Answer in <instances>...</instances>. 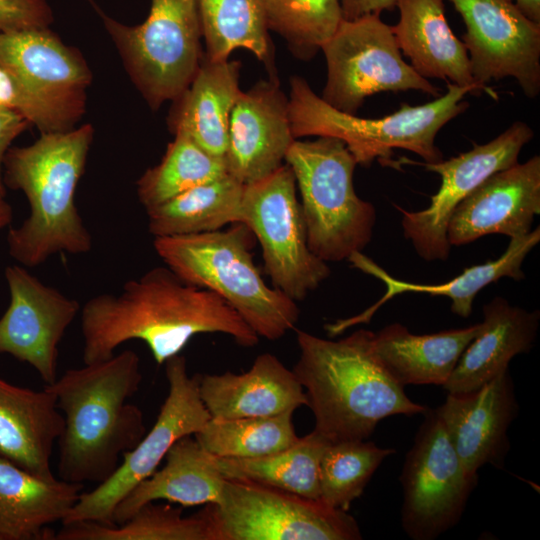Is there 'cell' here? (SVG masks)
I'll use <instances>...</instances> for the list:
<instances>
[{
	"label": "cell",
	"mask_w": 540,
	"mask_h": 540,
	"mask_svg": "<svg viewBox=\"0 0 540 540\" xmlns=\"http://www.w3.org/2000/svg\"><path fill=\"white\" fill-rule=\"evenodd\" d=\"M97 10L152 109L176 99L190 85L204 56L197 0H151L148 17L135 26Z\"/></svg>",
	"instance_id": "obj_8"
},
{
	"label": "cell",
	"mask_w": 540,
	"mask_h": 540,
	"mask_svg": "<svg viewBox=\"0 0 540 540\" xmlns=\"http://www.w3.org/2000/svg\"><path fill=\"white\" fill-rule=\"evenodd\" d=\"M394 453V449L365 440L330 442L320 460L319 500L348 511L382 461Z\"/></svg>",
	"instance_id": "obj_36"
},
{
	"label": "cell",
	"mask_w": 540,
	"mask_h": 540,
	"mask_svg": "<svg viewBox=\"0 0 540 540\" xmlns=\"http://www.w3.org/2000/svg\"><path fill=\"white\" fill-rule=\"evenodd\" d=\"M164 365L169 391L151 430L124 453L123 461L108 479L80 494L62 525L80 521L114 525L117 505L157 470L178 439L194 435L211 418L200 397L199 374H188L185 357L178 354Z\"/></svg>",
	"instance_id": "obj_12"
},
{
	"label": "cell",
	"mask_w": 540,
	"mask_h": 540,
	"mask_svg": "<svg viewBox=\"0 0 540 540\" xmlns=\"http://www.w3.org/2000/svg\"><path fill=\"white\" fill-rule=\"evenodd\" d=\"M372 336L359 329L333 341L297 332L299 358L292 371L307 396L314 430L330 442L366 440L384 418L426 410L382 367Z\"/></svg>",
	"instance_id": "obj_3"
},
{
	"label": "cell",
	"mask_w": 540,
	"mask_h": 540,
	"mask_svg": "<svg viewBox=\"0 0 540 540\" xmlns=\"http://www.w3.org/2000/svg\"><path fill=\"white\" fill-rule=\"evenodd\" d=\"M509 1H512V0H509Z\"/></svg>",
	"instance_id": "obj_44"
},
{
	"label": "cell",
	"mask_w": 540,
	"mask_h": 540,
	"mask_svg": "<svg viewBox=\"0 0 540 540\" xmlns=\"http://www.w3.org/2000/svg\"><path fill=\"white\" fill-rule=\"evenodd\" d=\"M540 214V157L500 170L476 187L454 210L447 226L450 246L488 234L518 238L531 232Z\"/></svg>",
	"instance_id": "obj_18"
},
{
	"label": "cell",
	"mask_w": 540,
	"mask_h": 540,
	"mask_svg": "<svg viewBox=\"0 0 540 540\" xmlns=\"http://www.w3.org/2000/svg\"><path fill=\"white\" fill-rule=\"evenodd\" d=\"M93 135V127L86 124L41 133L31 145L6 152L4 185L22 191L30 206L29 216L7 235L9 255L21 265L35 267L57 253L77 255L92 249L75 193Z\"/></svg>",
	"instance_id": "obj_4"
},
{
	"label": "cell",
	"mask_w": 540,
	"mask_h": 540,
	"mask_svg": "<svg viewBox=\"0 0 540 540\" xmlns=\"http://www.w3.org/2000/svg\"><path fill=\"white\" fill-rule=\"evenodd\" d=\"M63 428L55 395L46 386L36 391L0 378V457L53 479L51 456Z\"/></svg>",
	"instance_id": "obj_24"
},
{
	"label": "cell",
	"mask_w": 540,
	"mask_h": 540,
	"mask_svg": "<svg viewBox=\"0 0 540 540\" xmlns=\"http://www.w3.org/2000/svg\"><path fill=\"white\" fill-rule=\"evenodd\" d=\"M472 86L447 84V92L424 105L402 104L381 118H361L327 104L305 79L290 80L289 117L295 139L305 136L333 137L343 141L357 164L368 167L375 160L394 168L393 149L411 151L427 163L443 160L435 138L450 120L464 112Z\"/></svg>",
	"instance_id": "obj_6"
},
{
	"label": "cell",
	"mask_w": 540,
	"mask_h": 540,
	"mask_svg": "<svg viewBox=\"0 0 540 540\" xmlns=\"http://www.w3.org/2000/svg\"><path fill=\"white\" fill-rule=\"evenodd\" d=\"M174 135L160 163L137 181L138 199L145 209L227 173L224 159L207 153L184 134Z\"/></svg>",
	"instance_id": "obj_35"
},
{
	"label": "cell",
	"mask_w": 540,
	"mask_h": 540,
	"mask_svg": "<svg viewBox=\"0 0 540 540\" xmlns=\"http://www.w3.org/2000/svg\"><path fill=\"white\" fill-rule=\"evenodd\" d=\"M0 64L36 94L81 117L91 71L49 27L0 32Z\"/></svg>",
	"instance_id": "obj_20"
},
{
	"label": "cell",
	"mask_w": 540,
	"mask_h": 540,
	"mask_svg": "<svg viewBox=\"0 0 540 540\" xmlns=\"http://www.w3.org/2000/svg\"><path fill=\"white\" fill-rule=\"evenodd\" d=\"M518 409L507 370L476 390L448 393L435 411L465 469L478 475L486 464L503 467L510 448L508 428Z\"/></svg>",
	"instance_id": "obj_19"
},
{
	"label": "cell",
	"mask_w": 540,
	"mask_h": 540,
	"mask_svg": "<svg viewBox=\"0 0 540 540\" xmlns=\"http://www.w3.org/2000/svg\"><path fill=\"white\" fill-rule=\"evenodd\" d=\"M244 186L228 173L146 209L154 237L193 235L240 223Z\"/></svg>",
	"instance_id": "obj_30"
},
{
	"label": "cell",
	"mask_w": 540,
	"mask_h": 540,
	"mask_svg": "<svg viewBox=\"0 0 540 540\" xmlns=\"http://www.w3.org/2000/svg\"><path fill=\"white\" fill-rule=\"evenodd\" d=\"M285 162L300 192L311 252L326 263L362 252L372 238L376 210L355 192L357 162L345 143L333 137L295 140Z\"/></svg>",
	"instance_id": "obj_7"
},
{
	"label": "cell",
	"mask_w": 540,
	"mask_h": 540,
	"mask_svg": "<svg viewBox=\"0 0 540 540\" xmlns=\"http://www.w3.org/2000/svg\"><path fill=\"white\" fill-rule=\"evenodd\" d=\"M539 241L540 229L537 227L525 236L511 238L508 247L497 259L471 266L450 281L432 285L396 279L373 260L361 252H356L348 258V261L360 271L381 280L386 286V292L375 304L359 315L327 324L325 330L330 336H334L351 326L368 323L382 305L395 296L407 292L448 297L451 300V311L462 318H468L472 313L474 299L483 288L504 277L514 280L524 279L522 264Z\"/></svg>",
	"instance_id": "obj_21"
},
{
	"label": "cell",
	"mask_w": 540,
	"mask_h": 540,
	"mask_svg": "<svg viewBox=\"0 0 540 540\" xmlns=\"http://www.w3.org/2000/svg\"><path fill=\"white\" fill-rule=\"evenodd\" d=\"M10 301L0 318V353L29 364L46 383L57 379L58 346L80 304L24 267L5 268Z\"/></svg>",
	"instance_id": "obj_16"
},
{
	"label": "cell",
	"mask_w": 540,
	"mask_h": 540,
	"mask_svg": "<svg viewBox=\"0 0 540 540\" xmlns=\"http://www.w3.org/2000/svg\"><path fill=\"white\" fill-rule=\"evenodd\" d=\"M13 219L12 206L7 202L5 196L0 195V231L9 226Z\"/></svg>",
	"instance_id": "obj_43"
},
{
	"label": "cell",
	"mask_w": 540,
	"mask_h": 540,
	"mask_svg": "<svg viewBox=\"0 0 540 540\" xmlns=\"http://www.w3.org/2000/svg\"><path fill=\"white\" fill-rule=\"evenodd\" d=\"M140 358L126 349L66 370L52 384L64 428L57 440L59 478L102 483L146 433L142 410L128 402L142 383Z\"/></svg>",
	"instance_id": "obj_2"
},
{
	"label": "cell",
	"mask_w": 540,
	"mask_h": 540,
	"mask_svg": "<svg viewBox=\"0 0 540 540\" xmlns=\"http://www.w3.org/2000/svg\"><path fill=\"white\" fill-rule=\"evenodd\" d=\"M54 540H210L206 520L182 508L149 502L121 524L80 521L62 525Z\"/></svg>",
	"instance_id": "obj_33"
},
{
	"label": "cell",
	"mask_w": 540,
	"mask_h": 540,
	"mask_svg": "<svg viewBox=\"0 0 540 540\" xmlns=\"http://www.w3.org/2000/svg\"><path fill=\"white\" fill-rule=\"evenodd\" d=\"M199 393L213 418L272 416L308 404L293 371L270 353L257 356L241 374L199 375Z\"/></svg>",
	"instance_id": "obj_22"
},
{
	"label": "cell",
	"mask_w": 540,
	"mask_h": 540,
	"mask_svg": "<svg viewBox=\"0 0 540 540\" xmlns=\"http://www.w3.org/2000/svg\"><path fill=\"white\" fill-rule=\"evenodd\" d=\"M210 540H359L347 511L268 485L225 479L218 504L199 512Z\"/></svg>",
	"instance_id": "obj_9"
},
{
	"label": "cell",
	"mask_w": 540,
	"mask_h": 540,
	"mask_svg": "<svg viewBox=\"0 0 540 540\" xmlns=\"http://www.w3.org/2000/svg\"><path fill=\"white\" fill-rule=\"evenodd\" d=\"M399 21L391 26L400 51L424 78L448 80L458 86L475 83L467 50L450 29L444 0H398Z\"/></svg>",
	"instance_id": "obj_28"
},
{
	"label": "cell",
	"mask_w": 540,
	"mask_h": 540,
	"mask_svg": "<svg viewBox=\"0 0 540 540\" xmlns=\"http://www.w3.org/2000/svg\"><path fill=\"white\" fill-rule=\"evenodd\" d=\"M14 112L35 125L41 133L73 129L80 119L36 94L12 71L0 64V112Z\"/></svg>",
	"instance_id": "obj_38"
},
{
	"label": "cell",
	"mask_w": 540,
	"mask_h": 540,
	"mask_svg": "<svg viewBox=\"0 0 540 540\" xmlns=\"http://www.w3.org/2000/svg\"><path fill=\"white\" fill-rule=\"evenodd\" d=\"M462 16L472 77L481 91L492 80L513 77L528 98L540 92V25L509 0H449Z\"/></svg>",
	"instance_id": "obj_15"
},
{
	"label": "cell",
	"mask_w": 540,
	"mask_h": 540,
	"mask_svg": "<svg viewBox=\"0 0 540 540\" xmlns=\"http://www.w3.org/2000/svg\"><path fill=\"white\" fill-rule=\"evenodd\" d=\"M83 484L45 479L0 457V540H54Z\"/></svg>",
	"instance_id": "obj_26"
},
{
	"label": "cell",
	"mask_w": 540,
	"mask_h": 540,
	"mask_svg": "<svg viewBox=\"0 0 540 540\" xmlns=\"http://www.w3.org/2000/svg\"><path fill=\"white\" fill-rule=\"evenodd\" d=\"M479 330L443 385L448 393L476 390L508 370L509 362L527 353L537 336L540 312L512 306L495 297L483 307Z\"/></svg>",
	"instance_id": "obj_23"
},
{
	"label": "cell",
	"mask_w": 540,
	"mask_h": 540,
	"mask_svg": "<svg viewBox=\"0 0 540 540\" xmlns=\"http://www.w3.org/2000/svg\"><path fill=\"white\" fill-rule=\"evenodd\" d=\"M479 327L480 323L418 335L393 323L373 332L372 349L382 367L401 386H443Z\"/></svg>",
	"instance_id": "obj_29"
},
{
	"label": "cell",
	"mask_w": 540,
	"mask_h": 540,
	"mask_svg": "<svg viewBox=\"0 0 540 540\" xmlns=\"http://www.w3.org/2000/svg\"><path fill=\"white\" fill-rule=\"evenodd\" d=\"M293 413L233 419L211 417L193 436L215 457L258 458L284 450L299 439Z\"/></svg>",
	"instance_id": "obj_34"
},
{
	"label": "cell",
	"mask_w": 540,
	"mask_h": 540,
	"mask_svg": "<svg viewBox=\"0 0 540 540\" xmlns=\"http://www.w3.org/2000/svg\"><path fill=\"white\" fill-rule=\"evenodd\" d=\"M514 4L529 20L540 25V0H515Z\"/></svg>",
	"instance_id": "obj_42"
},
{
	"label": "cell",
	"mask_w": 540,
	"mask_h": 540,
	"mask_svg": "<svg viewBox=\"0 0 540 540\" xmlns=\"http://www.w3.org/2000/svg\"><path fill=\"white\" fill-rule=\"evenodd\" d=\"M240 68L238 61L214 62L203 56L190 85L173 100L168 118L170 130L188 136L207 153L224 159L230 115L241 92Z\"/></svg>",
	"instance_id": "obj_25"
},
{
	"label": "cell",
	"mask_w": 540,
	"mask_h": 540,
	"mask_svg": "<svg viewBox=\"0 0 540 540\" xmlns=\"http://www.w3.org/2000/svg\"><path fill=\"white\" fill-rule=\"evenodd\" d=\"M240 223L260 243L272 286L295 302L305 299L329 277L328 263L308 247L295 177L286 163L244 186Z\"/></svg>",
	"instance_id": "obj_10"
},
{
	"label": "cell",
	"mask_w": 540,
	"mask_h": 540,
	"mask_svg": "<svg viewBox=\"0 0 540 540\" xmlns=\"http://www.w3.org/2000/svg\"><path fill=\"white\" fill-rule=\"evenodd\" d=\"M225 479L215 456L193 435L184 436L169 449L163 467L140 482L117 505L113 522L121 524L143 505L158 500L182 506L218 504Z\"/></svg>",
	"instance_id": "obj_27"
},
{
	"label": "cell",
	"mask_w": 540,
	"mask_h": 540,
	"mask_svg": "<svg viewBox=\"0 0 540 540\" xmlns=\"http://www.w3.org/2000/svg\"><path fill=\"white\" fill-rule=\"evenodd\" d=\"M330 441L313 430L290 447L258 458L215 457L226 479L246 480L319 500V466Z\"/></svg>",
	"instance_id": "obj_31"
},
{
	"label": "cell",
	"mask_w": 540,
	"mask_h": 540,
	"mask_svg": "<svg viewBox=\"0 0 540 540\" xmlns=\"http://www.w3.org/2000/svg\"><path fill=\"white\" fill-rule=\"evenodd\" d=\"M261 2L269 30L278 33L301 60H310L343 20L340 0Z\"/></svg>",
	"instance_id": "obj_37"
},
{
	"label": "cell",
	"mask_w": 540,
	"mask_h": 540,
	"mask_svg": "<svg viewBox=\"0 0 540 540\" xmlns=\"http://www.w3.org/2000/svg\"><path fill=\"white\" fill-rule=\"evenodd\" d=\"M52 22L46 0H0V32L44 28Z\"/></svg>",
	"instance_id": "obj_39"
},
{
	"label": "cell",
	"mask_w": 540,
	"mask_h": 540,
	"mask_svg": "<svg viewBox=\"0 0 540 540\" xmlns=\"http://www.w3.org/2000/svg\"><path fill=\"white\" fill-rule=\"evenodd\" d=\"M533 135L529 125L517 121L492 141L475 145L448 160L427 163L403 158L394 161V168L415 164L441 177L440 188L427 208L411 212L395 205L402 214L404 236L421 258L447 260L451 250L447 226L455 208L489 176L517 164L522 148Z\"/></svg>",
	"instance_id": "obj_14"
},
{
	"label": "cell",
	"mask_w": 540,
	"mask_h": 540,
	"mask_svg": "<svg viewBox=\"0 0 540 540\" xmlns=\"http://www.w3.org/2000/svg\"><path fill=\"white\" fill-rule=\"evenodd\" d=\"M321 50L327 64L321 98L339 111L356 114L366 97L380 92L419 90L439 97V88L404 61L379 14L343 19Z\"/></svg>",
	"instance_id": "obj_11"
},
{
	"label": "cell",
	"mask_w": 540,
	"mask_h": 540,
	"mask_svg": "<svg viewBox=\"0 0 540 540\" xmlns=\"http://www.w3.org/2000/svg\"><path fill=\"white\" fill-rule=\"evenodd\" d=\"M80 313L84 364L111 358L129 340L144 342L158 365L203 333L231 336L243 347L259 341L221 297L186 283L166 265L126 282L118 294L90 298Z\"/></svg>",
	"instance_id": "obj_1"
},
{
	"label": "cell",
	"mask_w": 540,
	"mask_h": 540,
	"mask_svg": "<svg viewBox=\"0 0 540 540\" xmlns=\"http://www.w3.org/2000/svg\"><path fill=\"white\" fill-rule=\"evenodd\" d=\"M197 4L208 60L226 61L235 49L245 48L272 72L271 40L261 0H197Z\"/></svg>",
	"instance_id": "obj_32"
},
{
	"label": "cell",
	"mask_w": 540,
	"mask_h": 540,
	"mask_svg": "<svg viewBox=\"0 0 540 540\" xmlns=\"http://www.w3.org/2000/svg\"><path fill=\"white\" fill-rule=\"evenodd\" d=\"M398 0H340L343 19L353 20L368 14L393 10Z\"/></svg>",
	"instance_id": "obj_41"
},
{
	"label": "cell",
	"mask_w": 540,
	"mask_h": 540,
	"mask_svg": "<svg viewBox=\"0 0 540 540\" xmlns=\"http://www.w3.org/2000/svg\"><path fill=\"white\" fill-rule=\"evenodd\" d=\"M296 139L289 100L276 78L241 91L233 106L225 154L227 173L243 185L257 182L283 165Z\"/></svg>",
	"instance_id": "obj_17"
},
{
	"label": "cell",
	"mask_w": 540,
	"mask_h": 540,
	"mask_svg": "<svg viewBox=\"0 0 540 540\" xmlns=\"http://www.w3.org/2000/svg\"><path fill=\"white\" fill-rule=\"evenodd\" d=\"M400 475L401 524L413 540H433L461 519L478 482L459 459L435 409L423 412Z\"/></svg>",
	"instance_id": "obj_13"
},
{
	"label": "cell",
	"mask_w": 540,
	"mask_h": 540,
	"mask_svg": "<svg viewBox=\"0 0 540 540\" xmlns=\"http://www.w3.org/2000/svg\"><path fill=\"white\" fill-rule=\"evenodd\" d=\"M251 234L236 223L226 230L154 237L153 246L183 281L221 297L259 337L277 340L294 329L300 310L262 278L250 251Z\"/></svg>",
	"instance_id": "obj_5"
},
{
	"label": "cell",
	"mask_w": 540,
	"mask_h": 540,
	"mask_svg": "<svg viewBox=\"0 0 540 540\" xmlns=\"http://www.w3.org/2000/svg\"><path fill=\"white\" fill-rule=\"evenodd\" d=\"M29 122L14 112H0V195L6 196L3 182V160L13 140L29 126Z\"/></svg>",
	"instance_id": "obj_40"
}]
</instances>
